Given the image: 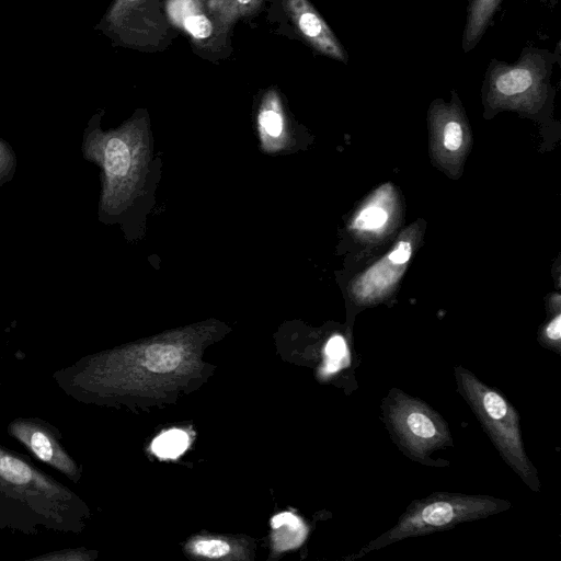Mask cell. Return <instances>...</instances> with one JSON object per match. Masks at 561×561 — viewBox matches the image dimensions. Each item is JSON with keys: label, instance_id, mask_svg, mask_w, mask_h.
Segmentation results:
<instances>
[{"label": "cell", "instance_id": "5", "mask_svg": "<svg viewBox=\"0 0 561 561\" xmlns=\"http://www.w3.org/2000/svg\"><path fill=\"white\" fill-rule=\"evenodd\" d=\"M284 5L300 35L314 50L347 64L345 48L308 0H284Z\"/></svg>", "mask_w": 561, "mask_h": 561}, {"label": "cell", "instance_id": "6", "mask_svg": "<svg viewBox=\"0 0 561 561\" xmlns=\"http://www.w3.org/2000/svg\"><path fill=\"white\" fill-rule=\"evenodd\" d=\"M167 12L174 25L195 39H205L213 34V23L199 0H168Z\"/></svg>", "mask_w": 561, "mask_h": 561}, {"label": "cell", "instance_id": "21", "mask_svg": "<svg viewBox=\"0 0 561 561\" xmlns=\"http://www.w3.org/2000/svg\"><path fill=\"white\" fill-rule=\"evenodd\" d=\"M545 335L548 339L549 342L556 343L557 347L559 348V342L561 337V316H556L554 319L550 321V323L547 325Z\"/></svg>", "mask_w": 561, "mask_h": 561}, {"label": "cell", "instance_id": "4", "mask_svg": "<svg viewBox=\"0 0 561 561\" xmlns=\"http://www.w3.org/2000/svg\"><path fill=\"white\" fill-rule=\"evenodd\" d=\"M382 411L398 446L419 462L431 463L433 451L453 444L445 420L415 397L393 388L382 401Z\"/></svg>", "mask_w": 561, "mask_h": 561}, {"label": "cell", "instance_id": "18", "mask_svg": "<svg viewBox=\"0 0 561 561\" xmlns=\"http://www.w3.org/2000/svg\"><path fill=\"white\" fill-rule=\"evenodd\" d=\"M32 450L44 461H50L53 458V446L48 437L42 432H34L30 439Z\"/></svg>", "mask_w": 561, "mask_h": 561}, {"label": "cell", "instance_id": "2", "mask_svg": "<svg viewBox=\"0 0 561 561\" xmlns=\"http://www.w3.org/2000/svg\"><path fill=\"white\" fill-rule=\"evenodd\" d=\"M455 377L459 392L503 459L531 491L538 492L540 483L523 445L518 412L497 390L468 369L456 367Z\"/></svg>", "mask_w": 561, "mask_h": 561}, {"label": "cell", "instance_id": "14", "mask_svg": "<svg viewBox=\"0 0 561 561\" xmlns=\"http://www.w3.org/2000/svg\"><path fill=\"white\" fill-rule=\"evenodd\" d=\"M191 548L194 553L211 559L224 557L230 551L229 545L218 539L197 540Z\"/></svg>", "mask_w": 561, "mask_h": 561}, {"label": "cell", "instance_id": "20", "mask_svg": "<svg viewBox=\"0 0 561 561\" xmlns=\"http://www.w3.org/2000/svg\"><path fill=\"white\" fill-rule=\"evenodd\" d=\"M411 252H412V249H411V244L410 242L408 241H401L396 250H393L388 259L393 263V264H397V265H400V264H403L405 263L410 256H411Z\"/></svg>", "mask_w": 561, "mask_h": 561}, {"label": "cell", "instance_id": "12", "mask_svg": "<svg viewBox=\"0 0 561 561\" xmlns=\"http://www.w3.org/2000/svg\"><path fill=\"white\" fill-rule=\"evenodd\" d=\"M388 220L387 211L379 206L364 208L354 221V227L360 230H375Z\"/></svg>", "mask_w": 561, "mask_h": 561}, {"label": "cell", "instance_id": "15", "mask_svg": "<svg viewBox=\"0 0 561 561\" xmlns=\"http://www.w3.org/2000/svg\"><path fill=\"white\" fill-rule=\"evenodd\" d=\"M16 169V158L10 145L0 138V186L10 181Z\"/></svg>", "mask_w": 561, "mask_h": 561}, {"label": "cell", "instance_id": "16", "mask_svg": "<svg viewBox=\"0 0 561 561\" xmlns=\"http://www.w3.org/2000/svg\"><path fill=\"white\" fill-rule=\"evenodd\" d=\"M448 118L444 126V146L449 151H456L462 142V127L456 117Z\"/></svg>", "mask_w": 561, "mask_h": 561}, {"label": "cell", "instance_id": "3", "mask_svg": "<svg viewBox=\"0 0 561 561\" xmlns=\"http://www.w3.org/2000/svg\"><path fill=\"white\" fill-rule=\"evenodd\" d=\"M559 51L526 46L518 59L508 64L491 59L484 73L483 92L491 104L534 106L552 91L550 83Z\"/></svg>", "mask_w": 561, "mask_h": 561}, {"label": "cell", "instance_id": "17", "mask_svg": "<svg viewBox=\"0 0 561 561\" xmlns=\"http://www.w3.org/2000/svg\"><path fill=\"white\" fill-rule=\"evenodd\" d=\"M345 353V343L341 336H333L327 344V365L325 371L332 373L337 369L339 362L342 355Z\"/></svg>", "mask_w": 561, "mask_h": 561}, {"label": "cell", "instance_id": "10", "mask_svg": "<svg viewBox=\"0 0 561 561\" xmlns=\"http://www.w3.org/2000/svg\"><path fill=\"white\" fill-rule=\"evenodd\" d=\"M190 439L187 433L182 430H170L159 435L151 444V449L162 459H174L183 454Z\"/></svg>", "mask_w": 561, "mask_h": 561}, {"label": "cell", "instance_id": "13", "mask_svg": "<svg viewBox=\"0 0 561 561\" xmlns=\"http://www.w3.org/2000/svg\"><path fill=\"white\" fill-rule=\"evenodd\" d=\"M0 472L7 480L15 483H23L31 477L28 468L11 456L0 457Z\"/></svg>", "mask_w": 561, "mask_h": 561}, {"label": "cell", "instance_id": "11", "mask_svg": "<svg viewBox=\"0 0 561 561\" xmlns=\"http://www.w3.org/2000/svg\"><path fill=\"white\" fill-rule=\"evenodd\" d=\"M261 0H205L210 12L225 24L249 14Z\"/></svg>", "mask_w": 561, "mask_h": 561}, {"label": "cell", "instance_id": "9", "mask_svg": "<svg viewBox=\"0 0 561 561\" xmlns=\"http://www.w3.org/2000/svg\"><path fill=\"white\" fill-rule=\"evenodd\" d=\"M273 529L283 527L286 534L282 533L275 538V543L278 550H286L293 548L304 539L302 523L301 520L289 512H284L275 515L271 520Z\"/></svg>", "mask_w": 561, "mask_h": 561}, {"label": "cell", "instance_id": "7", "mask_svg": "<svg viewBox=\"0 0 561 561\" xmlns=\"http://www.w3.org/2000/svg\"><path fill=\"white\" fill-rule=\"evenodd\" d=\"M502 0H469L461 46L463 53L472 50L481 41Z\"/></svg>", "mask_w": 561, "mask_h": 561}, {"label": "cell", "instance_id": "1", "mask_svg": "<svg viewBox=\"0 0 561 561\" xmlns=\"http://www.w3.org/2000/svg\"><path fill=\"white\" fill-rule=\"evenodd\" d=\"M511 503L489 495L436 492L412 502L398 522L368 542L362 554L410 537L428 535L506 511Z\"/></svg>", "mask_w": 561, "mask_h": 561}, {"label": "cell", "instance_id": "8", "mask_svg": "<svg viewBox=\"0 0 561 561\" xmlns=\"http://www.w3.org/2000/svg\"><path fill=\"white\" fill-rule=\"evenodd\" d=\"M182 360L179 347L168 344H152L145 350L144 366L153 373L165 374L174 370Z\"/></svg>", "mask_w": 561, "mask_h": 561}, {"label": "cell", "instance_id": "19", "mask_svg": "<svg viewBox=\"0 0 561 561\" xmlns=\"http://www.w3.org/2000/svg\"><path fill=\"white\" fill-rule=\"evenodd\" d=\"M137 1L138 0H116L105 16L106 24L111 27L117 25L128 12L131 4L136 3Z\"/></svg>", "mask_w": 561, "mask_h": 561}]
</instances>
